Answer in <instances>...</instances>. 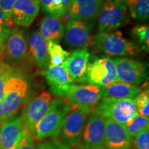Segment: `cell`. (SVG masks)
<instances>
[{
	"mask_svg": "<svg viewBox=\"0 0 149 149\" xmlns=\"http://www.w3.org/2000/svg\"><path fill=\"white\" fill-rule=\"evenodd\" d=\"M70 109L65 98L52 100L46 114L35 126L34 136L39 140L58 136Z\"/></svg>",
	"mask_w": 149,
	"mask_h": 149,
	"instance_id": "6da1fadb",
	"label": "cell"
},
{
	"mask_svg": "<svg viewBox=\"0 0 149 149\" xmlns=\"http://www.w3.org/2000/svg\"><path fill=\"white\" fill-rule=\"evenodd\" d=\"M93 44L98 50L112 56H130L139 53L138 44L127 40L120 31L99 32L93 37Z\"/></svg>",
	"mask_w": 149,
	"mask_h": 149,
	"instance_id": "7a4b0ae2",
	"label": "cell"
},
{
	"mask_svg": "<svg viewBox=\"0 0 149 149\" xmlns=\"http://www.w3.org/2000/svg\"><path fill=\"white\" fill-rule=\"evenodd\" d=\"M93 112L90 108L82 105L70 106L58 135L59 140L69 146L79 144L86 122Z\"/></svg>",
	"mask_w": 149,
	"mask_h": 149,
	"instance_id": "3957f363",
	"label": "cell"
},
{
	"mask_svg": "<svg viewBox=\"0 0 149 149\" xmlns=\"http://www.w3.org/2000/svg\"><path fill=\"white\" fill-rule=\"evenodd\" d=\"M94 113L105 120L124 125L137 112L133 99L104 97L97 104Z\"/></svg>",
	"mask_w": 149,
	"mask_h": 149,
	"instance_id": "277c9868",
	"label": "cell"
},
{
	"mask_svg": "<svg viewBox=\"0 0 149 149\" xmlns=\"http://www.w3.org/2000/svg\"><path fill=\"white\" fill-rule=\"evenodd\" d=\"M100 32H110L129 21L127 6L121 0H105L97 15Z\"/></svg>",
	"mask_w": 149,
	"mask_h": 149,
	"instance_id": "5b68a950",
	"label": "cell"
},
{
	"mask_svg": "<svg viewBox=\"0 0 149 149\" xmlns=\"http://www.w3.org/2000/svg\"><path fill=\"white\" fill-rule=\"evenodd\" d=\"M29 85L23 78L15 75L3 88V108L6 121L15 116L27 95Z\"/></svg>",
	"mask_w": 149,
	"mask_h": 149,
	"instance_id": "8992f818",
	"label": "cell"
},
{
	"mask_svg": "<svg viewBox=\"0 0 149 149\" xmlns=\"http://www.w3.org/2000/svg\"><path fill=\"white\" fill-rule=\"evenodd\" d=\"M52 101L51 93L42 92L30 101L21 116L23 130L31 137L34 136L35 128L42 120Z\"/></svg>",
	"mask_w": 149,
	"mask_h": 149,
	"instance_id": "52a82bcc",
	"label": "cell"
},
{
	"mask_svg": "<svg viewBox=\"0 0 149 149\" xmlns=\"http://www.w3.org/2000/svg\"><path fill=\"white\" fill-rule=\"evenodd\" d=\"M114 61L110 57H101L88 62L86 82L104 86L117 81Z\"/></svg>",
	"mask_w": 149,
	"mask_h": 149,
	"instance_id": "ba28073f",
	"label": "cell"
},
{
	"mask_svg": "<svg viewBox=\"0 0 149 149\" xmlns=\"http://www.w3.org/2000/svg\"><path fill=\"white\" fill-rule=\"evenodd\" d=\"M106 120L93 112L87 119L79 145L82 149L104 148Z\"/></svg>",
	"mask_w": 149,
	"mask_h": 149,
	"instance_id": "9c48e42d",
	"label": "cell"
},
{
	"mask_svg": "<svg viewBox=\"0 0 149 149\" xmlns=\"http://www.w3.org/2000/svg\"><path fill=\"white\" fill-rule=\"evenodd\" d=\"M113 60L118 81L136 86L146 79L147 70L144 63L125 57H115Z\"/></svg>",
	"mask_w": 149,
	"mask_h": 149,
	"instance_id": "30bf717a",
	"label": "cell"
},
{
	"mask_svg": "<svg viewBox=\"0 0 149 149\" xmlns=\"http://www.w3.org/2000/svg\"><path fill=\"white\" fill-rule=\"evenodd\" d=\"M92 28L93 24L89 22L70 19L65 28V42L70 47L86 49L93 43Z\"/></svg>",
	"mask_w": 149,
	"mask_h": 149,
	"instance_id": "8fae6325",
	"label": "cell"
},
{
	"mask_svg": "<svg viewBox=\"0 0 149 149\" xmlns=\"http://www.w3.org/2000/svg\"><path fill=\"white\" fill-rule=\"evenodd\" d=\"M70 106L82 105L94 109L102 99L101 91L97 85H72L70 87L66 97Z\"/></svg>",
	"mask_w": 149,
	"mask_h": 149,
	"instance_id": "7c38bea8",
	"label": "cell"
},
{
	"mask_svg": "<svg viewBox=\"0 0 149 149\" xmlns=\"http://www.w3.org/2000/svg\"><path fill=\"white\" fill-rule=\"evenodd\" d=\"M28 43L24 31L15 28L11 30L6 41L3 55L11 64H18L26 59Z\"/></svg>",
	"mask_w": 149,
	"mask_h": 149,
	"instance_id": "4fadbf2b",
	"label": "cell"
},
{
	"mask_svg": "<svg viewBox=\"0 0 149 149\" xmlns=\"http://www.w3.org/2000/svg\"><path fill=\"white\" fill-rule=\"evenodd\" d=\"M133 141L124 124L106 120L104 145L106 149H132Z\"/></svg>",
	"mask_w": 149,
	"mask_h": 149,
	"instance_id": "5bb4252c",
	"label": "cell"
},
{
	"mask_svg": "<svg viewBox=\"0 0 149 149\" xmlns=\"http://www.w3.org/2000/svg\"><path fill=\"white\" fill-rule=\"evenodd\" d=\"M89 59L90 53L86 49H77L70 53L62 66L74 82L84 83L86 81Z\"/></svg>",
	"mask_w": 149,
	"mask_h": 149,
	"instance_id": "9a60e30c",
	"label": "cell"
},
{
	"mask_svg": "<svg viewBox=\"0 0 149 149\" xmlns=\"http://www.w3.org/2000/svg\"><path fill=\"white\" fill-rule=\"evenodd\" d=\"M45 77L51 93L63 98L66 97L70 87L75 83L62 66L50 64L45 72Z\"/></svg>",
	"mask_w": 149,
	"mask_h": 149,
	"instance_id": "2e32d148",
	"label": "cell"
},
{
	"mask_svg": "<svg viewBox=\"0 0 149 149\" xmlns=\"http://www.w3.org/2000/svg\"><path fill=\"white\" fill-rule=\"evenodd\" d=\"M40 5V0H16L11 16L13 23L19 26H29L38 14Z\"/></svg>",
	"mask_w": 149,
	"mask_h": 149,
	"instance_id": "e0dca14e",
	"label": "cell"
},
{
	"mask_svg": "<svg viewBox=\"0 0 149 149\" xmlns=\"http://www.w3.org/2000/svg\"><path fill=\"white\" fill-rule=\"evenodd\" d=\"M23 130L21 116L10 117L0 126V149H16Z\"/></svg>",
	"mask_w": 149,
	"mask_h": 149,
	"instance_id": "ac0fdd59",
	"label": "cell"
},
{
	"mask_svg": "<svg viewBox=\"0 0 149 149\" xmlns=\"http://www.w3.org/2000/svg\"><path fill=\"white\" fill-rule=\"evenodd\" d=\"M104 0H72L68 13L71 19L90 22L97 17Z\"/></svg>",
	"mask_w": 149,
	"mask_h": 149,
	"instance_id": "d6986e66",
	"label": "cell"
},
{
	"mask_svg": "<svg viewBox=\"0 0 149 149\" xmlns=\"http://www.w3.org/2000/svg\"><path fill=\"white\" fill-rule=\"evenodd\" d=\"M30 52L35 62L42 69H47L50 66L47 42L37 31L31 33L29 39Z\"/></svg>",
	"mask_w": 149,
	"mask_h": 149,
	"instance_id": "ffe728a7",
	"label": "cell"
},
{
	"mask_svg": "<svg viewBox=\"0 0 149 149\" xmlns=\"http://www.w3.org/2000/svg\"><path fill=\"white\" fill-rule=\"evenodd\" d=\"M102 97L115 99H133L141 92V88L135 85L117 81L104 86H99Z\"/></svg>",
	"mask_w": 149,
	"mask_h": 149,
	"instance_id": "44dd1931",
	"label": "cell"
},
{
	"mask_svg": "<svg viewBox=\"0 0 149 149\" xmlns=\"http://www.w3.org/2000/svg\"><path fill=\"white\" fill-rule=\"evenodd\" d=\"M64 23L60 19L48 16L41 22L39 33L46 42L58 43L64 36Z\"/></svg>",
	"mask_w": 149,
	"mask_h": 149,
	"instance_id": "7402d4cb",
	"label": "cell"
},
{
	"mask_svg": "<svg viewBox=\"0 0 149 149\" xmlns=\"http://www.w3.org/2000/svg\"><path fill=\"white\" fill-rule=\"evenodd\" d=\"M149 119L136 113L127 123L124 124L125 128L128 135L131 138H135L139 133L148 128Z\"/></svg>",
	"mask_w": 149,
	"mask_h": 149,
	"instance_id": "603a6c76",
	"label": "cell"
},
{
	"mask_svg": "<svg viewBox=\"0 0 149 149\" xmlns=\"http://www.w3.org/2000/svg\"><path fill=\"white\" fill-rule=\"evenodd\" d=\"M48 52L50 58V64L61 66L68 58L69 52L65 51L58 43L48 42Z\"/></svg>",
	"mask_w": 149,
	"mask_h": 149,
	"instance_id": "cb8c5ba5",
	"label": "cell"
},
{
	"mask_svg": "<svg viewBox=\"0 0 149 149\" xmlns=\"http://www.w3.org/2000/svg\"><path fill=\"white\" fill-rule=\"evenodd\" d=\"M42 10L50 16L60 19L65 16L67 11L64 8L62 0H40Z\"/></svg>",
	"mask_w": 149,
	"mask_h": 149,
	"instance_id": "d4e9b609",
	"label": "cell"
},
{
	"mask_svg": "<svg viewBox=\"0 0 149 149\" xmlns=\"http://www.w3.org/2000/svg\"><path fill=\"white\" fill-rule=\"evenodd\" d=\"M129 10L133 19L139 22L146 21L149 17V0H135Z\"/></svg>",
	"mask_w": 149,
	"mask_h": 149,
	"instance_id": "484cf974",
	"label": "cell"
},
{
	"mask_svg": "<svg viewBox=\"0 0 149 149\" xmlns=\"http://www.w3.org/2000/svg\"><path fill=\"white\" fill-rule=\"evenodd\" d=\"M133 37L139 43L141 50L148 52L149 50V27L148 25L137 26L132 30Z\"/></svg>",
	"mask_w": 149,
	"mask_h": 149,
	"instance_id": "4316f807",
	"label": "cell"
},
{
	"mask_svg": "<svg viewBox=\"0 0 149 149\" xmlns=\"http://www.w3.org/2000/svg\"><path fill=\"white\" fill-rule=\"evenodd\" d=\"M137 112L139 115L146 117L149 116V93L148 91H141L133 99Z\"/></svg>",
	"mask_w": 149,
	"mask_h": 149,
	"instance_id": "83f0119b",
	"label": "cell"
},
{
	"mask_svg": "<svg viewBox=\"0 0 149 149\" xmlns=\"http://www.w3.org/2000/svg\"><path fill=\"white\" fill-rule=\"evenodd\" d=\"M16 74V70L12 65L0 59V90H3L5 83Z\"/></svg>",
	"mask_w": 149,
	"mask_h": 149,
	"instance_id": "f1b7e54d",
	"label": "cell"
},
{
	"mask_svg": "<svg viewBox=\"0 0 149 149\" xmlns=\"http://www.w3.org/2000/svg\"><path fill=\"white\" fill-rule=\"evenodd\" d=\"M148 128L141 131L135 137L134 143L136 149H149Z\"/></svg>",
	"mask_w": 149,
	"mask_h": 149,
	"instance_id": "f546056e",
	"label": "cell"
},
{
	"mask_svg": "<svg viewBox=\"0 0 149 149\" xmlns=\"http://www.w3.org/2000/svg\"><path fill=\"white\" fill-rule=\"evenodd\" d=\"M36 149H70V146L64 144L59 139H53L50 141L41 142Z\"/></svg>",
	"mask_w": 149,
	"mask_h": 149,
	"instance_id": "4dcf8cb0",
	"label": "cell"
},
{
	"mask_svg": "<svg viewBox=\"0 0 149 149\" xmlns=\"http://www.w3.org/2000/svg\"><path fill=\"white\" fill-rule=\"evenodd\" d=\"M16 149H36L32 137L23 130Z\"/></svg>",
	"mask_w": 149,
	"mask_h": 149,
	"instance_id": "1f68e13d",
	"label": "cell"
},
{
	"mask_svg": "<svg viewBox=\"0 0 149 149\" xmlns=\"http://www.w3.org/2000/svg\"><path fill=\"white\" fill-rule=\"evenodd\" d=\"M16 0H0V10L8 19H12V11Z\"/></svg>",
	"mask_w": 149,
	"mask_h": 149,
	"instance_id": "d6a6232c",
	"label": "cell"
},
{
	"mask_svg": "<svg viewBox=\"0 0 149 149\" xmlns=\"http://www.w3.org/2000/svg\"><path fill=\"white\" fill-rule=\"evenodd\" d=\"M10 31V30L9 29V28L4 26H0V58L3 55L6 41Z\"/></svg>",
	"mask_w": 149,
	"mask_h": 149,
	"instance_id": "836d02e7",
	"label": "cell"
},
{
	"mask_svg": "<svg viewBox=\"0 0 149 149\" xmlns=\"http://www.w3.org/2000/svg\"><path fill=\"white\" fill-rule=\"evenodd\" d=\"M13 24L12 19H8L4 14L0 10V26H4L6 27H10Z\"/></svg>",
	"mask_w": 149,
	"mask_h": 149,
	"instance_id": "e575fe53",
	"label": "cell"
},
{
	"mask_svg": "<svg viewBox=\"0 0 149 149\" xmlns=\"http://www.w3.org/2000/svg\"><path fill=\"white\" fill-rule=\"evenodd\" d=\"M6 121L3 108V90H0V123L3 124Z\"/></svg>",
	"mask_w": 149,
	"mask_h": 149,
	"instance_id": "d590c367",
	"label": "cell"
},
{
	"mask_svg": "<svg viewBox=\"0 0 149 149\" xmlns=\"http://www.w3.org/2000/svg\"><path fill=\"white\" fill-rule=\"evenodd\" d=\"M121 1L124 3L126 6H128V8H130V7L133 6L134 2H135V0H121Z\"/></svg>",
	"mask_w": 149,
	"mask_h": 149,
	"instance_id": "8d00e7d4",
	"label": "cell"
},
{
	"mask_svg": "<svg viewBox=\"0 0 149 149\" xmlns=\"http://www.w3.org/2000/svg\"><path fill=\"white\" fill-rule=\"evenodd\" d=\"M96 149H106V148H96Z\"/></svg>",
	"mask_w": 149,
	"mask_h": 149,
	"instance_id": "74e56055",
	"label": "cell"
},
{
	"mask_svg": "<svg viewBox=\"0 0 149 149\" xmlns=\"http://www.w3.org/2000/svg\"><path fill=\"white\" fill-rule=\"evenodd\" d=\"M1 124H1V123H0V126H1Z\"/></svg>",
	"mask_w": 149,
	"mask_h": 149,
	"instance_id": "f35d334b",
	"label": "cell"
}]
</instances>
